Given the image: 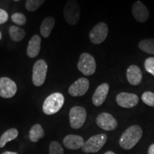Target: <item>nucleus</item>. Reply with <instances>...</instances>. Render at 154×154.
Instances as JSON below:
<instances>
[{"mask_svg": "<svg viewBox=\"0 0 154 154\" xmlns=\"http://www.w3.org/2000/svg\"><path fill=\"white\" fill-rule=\"evenodd\" d=\"M143 136V130L138 125L128 127L121 135L119 139V145L125 150L133 149L138 143Z\"/></svg>", "mask_w": 154, "mask_h": 154, "instance_id": "obj_1", "label": "nucleus"}, {"mask_svg": "<svg viewBox=\"0 0 154 154\" xmlns=\"http://www.w3.org/2000/svg\"><path fill=\"white\" fill-rule=\"evenodd\" d=\"M64 103V96L62 94L54 93L50 94L44 100L43 103V111L47 115H53L60 111Z\"/></svg>", "mask_w": 154, "mask_h": 154, "instance_id": "obj_2", "label": "nucleus"}, {"mask_svg": "<svg viewBox=\"0 0 154 154\" xmlns=\"http://www.w3.org/2000/svg\"><path fill=\"white\" fill-rule=\"evenodd\" d=\"M107 136L104 134L94 135L89 138L86 141H84L82 150L84 153H96L105 145L107 141Z\"/></svg>", "mask_w": 154, "mask_h": 154, "instance_id": "obj_3", "label": "nucleus"}, {"mask_svg": "<svg viewBox=\"0 0 154 154\" xmlns=\"http://www.w3.org/2000/svg\"><path fill=\"white\" fill-rule=\"evenodd\" d=\"M77 68L85 76L93 75L96 69L95 59L90 54L82 53L77 63Z\"/></svg>", "mask_w": 154, "mask_h": 154, "instance_id": "obj_4", "label": "nucleus"}, {"mask_svg": "<svg viewBox=\"0 0 154 154\" xmlns=\"http://www.w3.org/2000/svg\"><path fill=\"white\" fill-rule=\"evenodd\" d=\"M63 17L66 22L70 25L76 24L80 19V7L74 0H70L66 3L63 9Z\"/></svg>", "mask_w": 154, "mask_h": 154, "instance_id": "obj_5", "label": "nucleus"}, {"mask_svg": "<svg viewBox=\"0 0 154 154\" xmlns=\"http://www.w3.org/2000/svg\"><path fill=\"white\" fill-rule=\"evenodd\" d=\"M86 109L84 107L76 106L71 109L69 111V123L70 126L74 129H79L82 128L86 119Z\"/></svg>", "mask_w": 154, "mask_h": 154, "instance_id": "obj_6", "label": "nucleus"}, {"mask_svg": "<svg viewBox=\"0 0 154 154\" xmlns=\"http://www.w3.org/2000/svg\"><path fill=\"white\" fill-rule=\"evenodd\" d=\"M47 63L43 59L36 61L32 70V82L34 86H41L43 85L47 77Z\"/></svg>", "mask_w": 154, "mask_h": 154, "instance_id": "obj_7", "label": "nucleus"}, {"mask_svg": "<svg viewBox=\"0 0 154 154\" xmlns=\"http://www.w3.org/2000/svg\"><path fill=\"white\" fill-rule=\"evenodd\" d=\"M109 34V27L104 22H99L89 32V39L91 43L99 44L103 43Z\"/></svg>", "mask_w": 154, "mask_h": 154, "instance_id": "obj_8", "label": "nucleus"}, {"mask_svg": "<svg viewBox=\"0 0 154 154\" xmlns=\"http://www.w3.org/2000/svg\"><path fill=\"white\" fill-rule=\"evenodd\" d=\"M17 91V86L14 81L8 77L0 78V96L4 99H10Z\"/></svg>", "mask_w": 154, "mask_h": 154, "instance_id": "obj_9", "label": "nucleus"}, {"mask_svg": "<svg viewBox=\"0 0 154 154\" xmlns=\"http://www.w3.org/2000/svg\"><path fill=\"white\" fill-rule=\"evenodd\" d=\"M96 122L97 126L105 131H113L118 126L116 119L110 113L103 112L96 117Z\"/></svg>", "mask_w": 154, "mask_h": 154, "instance_id": "obj_10", "label": "nucleus"}, {"mask_svg": "<svg viewBox=\"0 0 154 154\" xmlns=\"http://www.w3.org/2000/svg\"><path fill=\"white\" fill-rule=\"evenodd\" d=\"M89 88V81L86 78H80L69 86V93L72 96L84 95Z\"/></svg>", "mask_w": 154, "mask_h": 154, "instance_id": "obj_11", "label": "nucleus"}, {"mask_svg": "<svg viewBox=\"0 0 154 154\" xmlns=\"http://www.w3.org/2000/svg\"><path fill=\"white\" fill-rule=\"evenodd\" d=\"M116 100L119 106L123 108H126V109H131V108L136 106L139 101L136 94L126 93V92L119 94L116 96Z\"/></svg>", "mask_w": 154, "mask_h": 154, "instance_id": "obj_12", "label": "nucleus"}, {"mask_svg": "<svg viewBox=\"0 0 154 154\" xmlns=\"http://www.w3.org/2000/svg\"><path fill=\"white\" fill-rule=\"evenodd\" d=\"M132 14L138 22L144 23L149 18V11L145 5L140 1L136 2L132 6Z\"/></svg>", "mask_w": 154, "mask_h": 154, "instance_id": "obj_13", "label": "nucleus"}, {"mask_svg": "<svg viewBox=\"0 0 154 154\" xmlns=\"http://www.w3.org/2000/svg\"><path fill=\"white\" fill-rule=\"evenodd\" d=\"M109 91V85L107 83H103L98 86L92 97V102L94 105L96 106H100L103 104L106 99Z\"/></svg>", "mask_w": 154, "mask_h": 154, "instance_id": "obj_14", "label": "nucleus"}, {"mask_svg": "<svg viewBox=\"0 0 154 154\" xmlns=\"http://www.w3.org/2000/svg\"><path fill=\"white\" fill-rule=\"evenodd\" d=\"M63 143L66 149L77 150L82 149L84 143V140L82 136L71 134L65 136L63 140Z\"/></svg>", "mask_w": 154, "mask_h": 154, "instance_id": "obj_15", "label": "nucleus"}, {"mask_svg": "<svg viewBox=\"0 0 154 154\" xmlns=\"http://www.w3.org/2000/svg\"><path fill=\"white\" fill-rule=\"evenodd\" d=\"M126 77L130 84L133 86H137L142 81L141 70L136 65H131L127 69Z\"/></svg>", "mask_w": 154, "mask_h": 154, "instance_id": "obj_16", "label": "nucleus"}, {"mask_svg": "<svg viewBox=\"0 0 154 154\" xmlns=\"http://www.w3.org/2000/svg\"><path fill=\"white\" fill-rule=\"evenodd\" d=\"M41 37L37 34H35L31 38L29 42L26 54L29 58H35L40 52L41 49Z\"/></svg>", "mask_w": 154, "mask_h": 154, "instance_id": "obj_17", "label": "nucleus"}, {"mask_svg": "<svg viewBox=\"0 0 154 154\" xmlns=\"http://www.w3.org/2000/svg\"><path fill=\"white\" fill-rule=\"evenodd\" d=\"M54 25L55 19L53 17H46L42 22L41 26H40V32L42 36L44 38L49 37Z\"/></svg>", "mask_w": 154, "mask_h": 154, "instance_id": "obj_18", "label": "nucleus"}, {"mask_svg": "<svg viewBox=\"0 0 154 154\" xmlns=\"http://www.w3.org/2000/svg\"><path fill=\"white\" fill-rule=\"evenodd\" d=\"M44 135L45 134H44V128H42L41 125L36 124L31 128L29 133V138L31 141L36 143L38 140L43 138Z\"/></svg>", "mask_w": 154, "mask_h": 154, "instance_id": "obj_19", "label": "nucleus"}, {"mask_svg": "<svg viewBox=\"0 0 154 154\" xmlns=\"http://www.w3.org/2000/svg\"><path fill=\"white\" fill-rule=\"evenodd\" d=\"M19 135V131L17 128H12L8 129L0 137V148L5 147L8 142L11 141L17 138Z\"/></svg>", "mask_w": 154, "mask_h": 154, "instance_id": "obj_20", "label": "nucleus"}, {"mask_svg": "<svg viewBox=\"0 0 154 154\" xmlns=\"http://www.w3.org/2000/svg\"><path fill=\"white\" fill-rule=\"evenodd\" d=\"M9 34L11 39L15 42L22 41L26 35L25 31L17 26H11L9 29Z\"/></svg>", "mask_w": 154, "mask_h": 154, "instance_id": "obj_21", "label": "nucleus"}, {"mask_svg": "<svg viewBox=\"0 0 154 154\" xmlns=\"http://www.w3.org/2000/svg\"><path fill=\"white\" fill-rule=\"evenodd\" d=\"M138 48L145 53L154 54V39L146 38L141 40L138 44Z\"/></svg>", "mask_w": 154, "mask_h": 154, "instance_id": "obj_22", "label": "nucleus"}, {"mask_svg": "<svg viewBox=\"0 0 154 154\" xmlns=\"http://www.w3.org/2000/svg\"><path fill=\"white\" fill-rule=\"evenodd\" d=\"M43 3H44V0H27L25 3V6L28 11H35Z\"/></svg>", "mask_w": 154, "mask_h": 154, "instance_id": "obj_23", "label": "nucleus"}, {"mask_svg": "<svg viewBox=\"0 0 154 154\" xmlns=\"http://www.w3.org/2000/svg\"><path fill=\"white\" fill-rule=\"evenodd\" d=\"M11 21L19 26H24L26 22V18L22 13H14L11 15Z\"/></svg>", "mask_w": 154, "mask_h": 154, "instance_id": "obj_24", "label": "nucleus"}, {"mask_svg": "<svg viewBox=\"0 0 154 154\" xmlns=\"http://www.w3.org/2000/svg\"><path fill=\"white\" fill-rule=\"evenodd\" d=\"M142 101L146 105L154 107V93L151 91H146L141 96Z\"/></svg>", "mask_w": 154, "mask_h": 154, "instance_id": "obj_25", "label": "nucleus"}, {"mask_svg": "<svg viewBox=\"0 0 154 154\" xmlns=\"http://www.w3.org/2000/svg\"><path fill=\"white\" fill-rule=\"evenodd\" d=\"M49 154H63V149L59 142L52 141L50 143Z\"/></svg>", "mask_w": 154, "mask_h": 154, "instance_id": "obj_26", "label": "nucleus"}, {"mask_svg": "<svg viewBox=\"0 0 154 154\" xmlns=\"http://www.w3.org/2000/svg\"><path fill=\"white\" fill-rule=\"evenodd\" d=\"M146 72L154 76V57H149L144 62Z\"/></svg>", "mask_w": 154, "mask_h": 154, "instance_id": "obj_27", "label": "nucleus"}, {"mask_svg": "<svg viewBox=\"0 0 154 154\" xmlns=\"http://www.w3.org/2000/svg\"><path fill=\"white\" fill-rule=\"evenodd\" d=\"M9 19V15L5 10L0 9V24H3L7 22Z\"/></svg>", "mask_w": 154, "mask_h": 154, "instance_id": "obj_28", "label": "nucleus"}, {"mask_svg": "<svg viewBox=\"0 0 154 154\" xmlns=\"http://www.w3.org/2000/svg\"><path fill=\"white\" fill-rule=\"evenodd\" d=\"M148 152H149V154H154V143L150 146Z\"/></svg>", "mask_w": 154, "mask_h": 154, "instance_id": "obj_29", "label": "nucleus"}, {"mask_svg": "<svg viewBox=\"0 0 154 154\" xmlns=\"http://www.w3.org/2000/svg\"><path fill=\"white\" fill-rule=\"evenodd\" d=\"M2 154H18L17 152H13V151H5Z\"/></svg>", "mask_w": 154, "mask_h": 154, "instance_id": "obj_30", "label": "nucleus"}, {"mask_svg": "<svg viewBox=\"0 0 154 154\" xmlns=\"http://www.w3.org/2000/svg\"><path fill=\"white\" fill-rule=\"evenodd\" d=\"M103 154H116L114 152H113V151H107V152H106L105 153H103Z\"/></svg>", "mask_w": 154, "mask_h": 154, "instance_id": "obj_31", "label": "nucleus"}, {"mask_svg": "<svg viewBox=\"0 0 154 154\" xmlns=\"http://www.w3.org/2000/svg\"><path fill=\"white\" fill-rule=\"evenodd\" d=\"M2 34L1 31H0V40L2 39Z\"/></svg>", "mask_w": 154, "mask_h": 154, "instance_id": "obj_32", "label": "nucleus"}]
</instances>
